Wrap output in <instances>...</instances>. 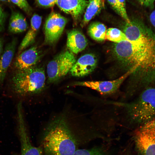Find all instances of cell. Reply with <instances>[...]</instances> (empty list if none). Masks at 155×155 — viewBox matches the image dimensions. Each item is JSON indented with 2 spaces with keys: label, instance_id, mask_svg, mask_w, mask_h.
I'll return each instance as SVG.
<instances>
[{
  "label": "cell",
  "instance_id": "cb8c5ba5",
  "mask_svg": "<svg viewBox=\"0 0 155 155\" xmlns=\"http://www.w3.org/2000/svg\"><path fill=\"white\" fill-rule=\"evenodd\" d=\"M7 15L0 5V32L4 29Z\"/></svg>",
  "mask_w": 155,
  "mask_h": 155
},
{
  "label": "cell",
  "instance_id": "2e32d148",
  "mask_svg": "<svg viewBox=\"0 0 155 155\" xmlns=\"http://www.w3.org/2000/svg\"><path fill=\"white\" fill-rule=\"evenodd\" d=\"M104 0H89L86 9L81 25L83 27L100 12L104 6Z\"/></svg>",
  "mask_w": 155,
  "mask_h": 155
},
{
  "label": "cell",
  "instance_id": "e0dca14e",
  "mask_svg": "<svg viewBox=\"0 0 155 155\" xmlns=\"http://www.w3.org/2000/svg\"><path fill=\"white\" fill-rule=\"evenodd\" d=\"M28 24L23 15L18 11H12L9 19V32L12 34L22 32L28 28Z\"/></svg>",
  "mask_w": 155,
  "mask_h": 155
},
{
  "label": "cell",
  "instance_id": "ba28073f",
  "mask_svg": "<svg viewBox=\"0 0 155 155\" xmlns=\"http://www.w3.org/2000/svg\"><path fill=\"white\" fill-rule=\"evenodd\" d=\"M131 74L130 71L125 73L116 79L107 81L78 82L74 86L86 87L95 90L102 94H110L115 92L125 80Z\"/></svg>",
  "mask_w": 155,
  "mask_h": 155
},
{
  "label": "cell",
  "instance_id": "d4e9b609",
  "mask_svg": "<svg viewBox=\"0 0 155 155\" xmlns=\"http://www.w3.org/2000/svg\"><path fill=\"white\" fill-rule=\"evenodd\" d=\"M149 20L152 26L151 29L155 34V9L152 11L150 14Z\"/></svg>",
  "mask_w": 155,
  "mask_h": 155
},
{
  "label": "cell",
  "instance_id": "5b68a950",
  "mask_svg": "<svg viewBox=\"0 0 155 155\" xmlns=\"http://www.w3.org/2000/svg\"><path fill=\"white\" fill-rule=\"evenodd\" d=\"M76 61L74 53L69 50L58 55L47 65L48 83L55 82L65 75L70 71Z\"/></svg>",
  "mask_w": 155,
  "mask_h": 155
},
{
  "label": "cell",
  "instance_id": "f1b7e54d",
  "mask_svg": "<svg viewBox=\"0 0 155 155\" xmlns=\"http://www.w3.org/2000/svg\"><path fill=\"white\" fill-rule=\"evenodd\" d=\"M9 0H0V1L3 2H7L9 1Z\"/></svg>",
  "mask_w": 155,
  "mask_h": 155
},
{
  "label": "cell",
  "instance_id": "484cf974",
  "mask_svg": "<svg viewBox=\"0 0 155 155\" xmlns=\"http://www.w3.org/2000/svg\"><path fill=\"white\" fill-rule=\"evenodd\" d=\"M142 5L146 7H151L153 5L155 0H137Z\"/></svg>",
  "mask_w": 155,
  "mask_h": 155
},
{
  "label": "cell",
  "instance_id": "4316f807",
  "mask_svg": "<svg viewBox=\"0 0 155 155\" xmlns=\"http://www.w3.org/2000/svg\"><path fill=\"white\" fill-rule=\"evenodd\" d=\"M113 9L118 14L119 10L117 4V0H106Z\"/></svg>",
  "mask_w": 155,
  "mask_h": 155
},
{
  "label": "cell",
  "instance_id": "ac0fdd59",
  "mask_svg": "<svg viewBox=\"0 0 155 155\" xmlns=\"http://www.w3.org/2000/svg\"><path fill=\"white\" fill-rule=\"evenodd\" d=\"M106 30L104 24L99 22H95L89 25L88 32L94 40L100 42L105 40Z\"/></svg>",
  "mask_w": 155,
  "mask_h": 155
},
{
  "label": "cell",
  "instance_id": "3957f363",
  "mask_svg": "<svg viewBox=\"0 0 155 155\" xmlns=\"http://www.w3.org/2000/svg\"><path fill=\"white\" fill-rule=\"evenodd\" d=\"M45 80L44 69L35 66L26 69L18 70L12 78V87L18 94H36L44 90Z\"/></svg>",
  "mask_w": 155,
  "mask_h": 155
},
{
  "label": "cell",
  "instance_id": "7c38bea8",
  "mask_svg": "<svg viewBox=\"0 0 155 155\" xmlns=\"http://www.w3.org/2000/svg\"><path fill=\"white\" fill-rule=\"evenodd\" d=\"M17 43V38H13L6 45L0 56V83H2L5 79L14 55Z\"/></svg>",
  "mask_w": 155,
  "mask_h": 155
},
{
  "label": "cell",
  "instance_id": "5bb4252c",
  "mask_svg": "<svg viewBox=\"0 0 155 155\" xmlns=\"http://www.w3.org/2000/svg\"><path fill=\"white\" fill-rule=\"evenodd\" d=\"M87 45L86 38L79 30L73 29L67 33V46L73 53L77 54L83 51Z\"/></svg>",
  "mask_w": 155,
  "mask_h": 155
},
{
  "label": "cell",
  "instance_id": "d6986e66",
  "mask_svg": "<svg viewBox=\"0 0 155 155\" xmlns=\"http://www.w3.org/2000/svg\"><path fill=\"white\" fill-rule=\"evenodd\" d=\"M106 38L108 40L115 43L128 40L125 34L120 30L114 28H111L107 30Z\"/></svg>",
  "mask_w": 155,
  "mask_h": 155
},
{
  "label": "cell",
  "instance_id": "7402d4cb",
  "mask_svg": "<svg viewBox=\"0 0 155 155\" xmlns=\"http://www.w3.org/2000/svg\"><path fill=\"white\" fill-rule=\"evenodd\" d=\"M28 15H30L32 9L26 0H9Z\"/></svg>",
  "mask_w": 155,
  "mask_h": 155
},
{
  "label": "cell",
  "instance_id": "83f0119b",
  "mask_svg": "<svg viewBox=\"0 0 155 155\" xmlns=\"http://www.w3.org/2000/svg\"><path fill=\"white\" fill-rule=\"evenodd\" d=\"M4 40L3 38L0 37V56L3 51Z\"/></svg>",
  "mask_w": 155,
  "mask_h": 155
},
{
  "label": "cell",
  "instance_id": "8992f818",
  "mask_svg": "<svg viewBox=\"0 0 155 155\" xmlns=\"http://www.w3.org/2000/svg\"><path fill=\"white\" fill-rule=\"evenodd\" d=\"M135 137L140 155H155V119L140 125Z\"/></svg>",
  "mask_w": 155,
  "mask_h": 155
},
{
  "label": "cell",
  "instance_id": "6da1fadb",
  "mask_svg": "<svg viewBox=\"0 0 155 155\" xmlns=\"http://www.w3.org/2000/svg\"><path fill=\"white\" fill-rule=\"evenodd\" d=\"M115 56L131 74L127 85L139 92L155 86V34L150 28L143 36L133 41L115 43Z\"/></svg>",
  "mask_w": 155,
  "mask_h": 155
},
{
  "label": "cell",
  "instance_id": "44dd1931",
  "mask_svg": "<svg viewBox=\"0 0 155 155\" xmlns=\"http://www.w3.org/2000/svg\"><path fill=\"white\" fill-rule=\"evenodd\" d=\"M119 10L118 15L121 17L125 22L130 23L131 20L129 18L127 13L125 5V0H117Z\"/></svg>",
  "mask_w": 155,
  "mask_h": 155
},
{
  "label": "cell",
  "instance_id": "9a60e30c",
  "mask_svg": "<svg viewBox=\"0 0 155 155\" xmlns=\"http://www.w3.org/2000/svg\"><path fill=\"white\" fill-rule=\"evenodd\" d=\"M42 17L34 14L30 21V26L20 43L18 49V55L20 54L34 41L38 31L42 23Z\"/></svg>",
  "mask_w": 155,
  "mask_h": 155
},
{
  "label": "cell",
  "instance_id": "603a6c76",
  "mask_svg": "<svg viewBox=\"0 0 155 155\" xmlns=\"http://www.w3.org/2000/svg\"><path fill=\"white\" fill-rule=\"evenodd\" d=\"M57 0H36L40 5L44 7H53L56 4Z\"/></svg>",
  "mask_w": 155,
  "mask_h": 155
},
{
  "label": "cell",
  "instance_id": "7a4b0ae2",
  "mask_svg": "<svg viewBox=\"0 0 155 155\" xmlns=\"http://www.w3.org/2000/svg\"><path fill=\"white\" fill-rule=\"evenodd\" d=\"M46 127L42 144L47 155H72L78 149L77 141L64 118L55 119Z\"/></svg>",
  "mask_w": 155,
  "mask_h": 155
},
{
  "label": "cell",
  "instance_id": "ffe728a7",
  "mask_svg": "<svg viewBox=\"0 0 155 155\" xmlns=\"http://www.w3.org/2000/svg\"><path fill=\"white\" fill-rule=\"evenodd\" d=\"M72 155H107L103 150L98 148L77 149Z\"/></svg>",
  "mask_w": 155,
  "mask_h": 155
},
{
  "label": "cell",
  "instance_id": "30bf717a",
  "mask_svg": "<svg viewBox=\"0 0 155 155\" xmlns=\"http://www.w3.org/2000/svg\"><path fill=\"white\" fill-rule=\"evenodd\" d=\"M88 3L86 0H57L56 4L62 11L71 15L77 22L84 13Z\"/></svg>",
  "mask_w": 155,
  "mask_h": 155
},
{
  "label": "cell",
  "instance_id": "8fae6325",
  "mask_svg": "<svg viewBox=\"0 0 155 155\" xmlns=\"http://www.w3.org/2000/svg\"><path fill=\"white\" fill-rule=\"evenodd\" d=\"M41 54L36 46H32L22 51L16 58L14 65L18 70H22L34 67L40 60Z\"/></svg>",
  "mask_w": 155,
  "mask_h": 155
},
{
  "label": "cell",
  "instance_id": "9c48e42d",
  "mask_svg": "<svg viewBox=\"0 0 155 155\" xmlns=\"http://www.w3.org/2000/svg\"><path fill=\"white\" fill-rule=\"evenodd\" d=\"M97 64V59L94 55L86 54L76 61L70 72L73 76L84 77L92 72L96 68Z\"/></svg>",
  "mask_w": 155,
  "mask_h": 155
},
{
  "label": "cell",
  "instance_id": "4fadbf2b",
  "mask_svg": "<svg viewBox=\"0 0 155 155\" xmlns=\"http://www.w3.org/2000/svg\"><path fill=\"white\" fill-rule=\"evenodd\" d=\"M18 132L21 144V152L20 154L15 155H43L42 148L35 147L32 144L25 126L19 127Z\"/></svg>",
  "mask_w": 155,
  "mask_h": 155
},
{
  "label": "cell",
  "instance_id": "52a82bcc",
  "mask_svg": "<svg viewBox=\"0 0 155 155\" xmlns=\"http://www.w3.org/2000/svg\"><path fill=\"white\" fill-rule=\"evenodd\" d=\"M67 22V19L60 14L51 12L44 25L45 42L49 44L56 42L61 36Z\"/></svg>",
  "mask_w": 155,
  "mask_h": 155
},
{
  "label": "cell",
  "instance_id": "277c9868",
  "mask_svg": "<svg viewBox=\"0 0 155 155\" xmlns=\"http://www.w3.org/2000/svg\"><path fill=\"white\" fill-rule=\"evenodd\" d=\"M126 107L129 118L133 123L140 125L155 119V87L143 90Z\"/></svg>",
  "mask_w": 155,
  "mask_h": 155
}]
</instances>
